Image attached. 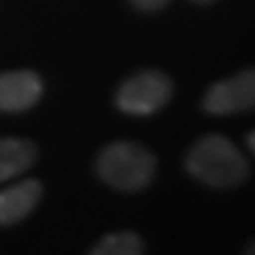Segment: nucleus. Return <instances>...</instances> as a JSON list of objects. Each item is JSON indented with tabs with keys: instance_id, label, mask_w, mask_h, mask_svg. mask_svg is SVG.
I'll use <instances>...</instances> for the list:
<instances>
[{
	"instance_id": "obj_5",
	"label": "nucleus",
	"mask_w": 255,
	"mask_h": 255,
	"mask_svg": "<svg viewBox=\"0 0 255 255\" xmlns=\"http://www.w3.org/2000/svg\"><path fill=\"white\" fill-rule=\"evenodd\" d=\"M43 79L34 70H6L0 73V111L21 113L41 100Z\"/></svg>"
},
{
	"instance_id": "obj_8",
	"label": "nucleus",
	"mask_w": 255,
	"mask_h": 255,
	"mask_svg": "<svg viewBox=\"0 0 255 255\" xmlns=\"http://www.w3.org/2000/svg\"><path fill=\"white\" fill-rule=\"evenodd\" d=\"M142 253H145V241L140 238V234L132 232V230H122V232L102 236L87 255H142Z\"/></svg>"
},
{
	"instance_id": "obj_6",
	"label": "nucleus",
	"mask_w": 255,
	"mask_h": 255,
	"mask_svg": "<svg viewBox=\"0 0 255 255\" xmlns=\"http://www.w3.org/2000/svg\"><path fill=\"white\" fill-rule=\"evenodd\" d=\"M43 198V183L23 179L0 191V226H15L28 217Z\"/></svg>"
},
{
	"instance_id": "obj_2",
	"label": "nucleus",
	"mask_w": 255,
	"mask_h": 255,
	"mask_svg": "<svg viewBox=\"0 0 255 255\" xmlns=\"http://www.w3.org/2000/svg\"><path fill=\"white\" fill-rule=\"evenodd\" d=\"M155 172L157 159L140 142H109L96 157V174L100 177V181L124 194H134V191L149 187Z\"/></svg>"
},
{
	"instance_id": "obj_12",
	"label": "nucleus",
	"mask_w": 255,
	"mask_h": 255,
	"mask_svg": "<svg viewBox=\"0 0 255 255\" xmlns=\"http://www.w3.org/2000/svg\"><path fill=\"white\" fill-rule=\"evenodd\" d=\"M191 2H196V4H211L213 0H191Z\"/></svg>"
},
{
	"instance_id": "obj_3",
	"label": "nucleus",
	"mask_w": 255,
	"mask_h": 255,
	"mask_svg": "<svg viewBox=\"0 0 255 255\" xmlns=\"http://www.w3.org/2000/svg\"><path fill=\"white\" fill-rule=\"evenodd\" d=\"M172 98V79L162 70H138L117 87L115 105L126 115L147 117L157 113Z\"/></svg>"
},
{
	"instance_id": "obj_7",
	"label": "nucleus",
	"mask_w": 255,
	"mask_h": 255,
	"mask_svg": "<svg viewBox=\"0 0 255 255\" xmlns=\"http://www.w3.org/2000/svg\"><path fill=\"white\" fill-rule=\"evenodd\" d=\"M38 157V149L28 138H0V183L23 174Z\"/></svg>"
},
{
	"instance_id": "obj_1",
	"label": "nucleus",
	"mask_w": 255,
	"mask_h": 255,
	"mask_svg": "<svg viewBox=\"0 0 255 255\" xmlns=\"http://www.w3.org/2000/svg\"><path fill=\"white\" fill-rule=\"evenodd\" d=\"M185 170L215 189L238 187L249 177L243 151L223 134H204L198 138L185 155Z\"/></svg>"
},
{
	"instance_id": "obj_4",
	"label": "nucleus",
	"mask_w": 255,
	"mask_h": 255,
	"mask_svg": "<svg viewBox=\"0 0 255 255\" xmlns=\"http://www.w3.org/2000/svg\"><path fill=\"white\" fill-rule=\"evenodd\" d=\"M209 115H236L255 109V68L241 70L213 83L202 98Z\"/></svg>"
},
{
	"instance_id": "obj_11",
	"label": "nucleus",
	"mask_w": 255,
	"mask_h": 255,
	"mask_svg": "<svg viewBox=\"0 0 255 255\" xmlns=\"http://www.w3.org/2000/svg\"><path fill=\"white\" fill-rule=\"evenodd\" d=\"M243 255H255V241H251L249 245H247V249H245Z\"/></svg>"
},
{
	"instance_id": "obj_10",
	"label": "nucleus",
	"mask_w": 255,
	"mask_h": 255,
	"mask_svg": "<svg viewBox=\"0 0 255 255\" xmlns=\"http://www.w3.org/2000/svg\"><path fill=\"white\" fill-rule=\"evenodd\" d=\"M247 145H249V149H251L253 153H255V130L247 134Z\"/></svg>"
},
{
	"instance_id": "obj_9",
	"label": "nucleus",
	"mask_w": 255,
	"mask_h": 255,
	"mask_svg": "<svg viewBox=\"0 0 255 255\" xmlns=\"http://www.w3.org/2000/svg\"><path fill=\"white\" fill-rule=\"evenodd\" d=\"M134 9L138 11H145V13H153V11H159L164 9L166 4L170 2V0H130Z\"/></svg>"
}]
</instances>
